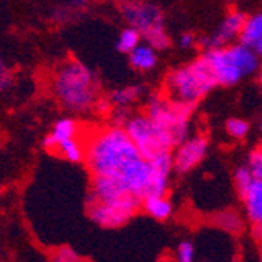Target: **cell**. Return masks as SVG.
I'll return each mask as SVG.
<instances>
[{
    "instance_id": "1",
    "label": "cell",
    "mask_w": 262,
    "mask_h": 262,
    "mask_svg": "<svg viewBox=\"0 0 262 262\" xmlns=\"http://www.w3.org/2000/svg\"><path fill=\"white\" fill-rule=\"evenodd\" d=\"M83 162L91 176L118 179L141 156L121 126H105L90 132L85 140Z\"/></svg>"
},
{
    "instance_id": "5",
    "label": "cell",
    "mask_w": 262,
    "mask_h": 262,
    "mask_svg": "<svg viewBox=\"0 0 262 262\" xmlns=\"http://www.w3.org/2000/svg\"><path fill=\"white\" fill-rule=\"evenodd\" d=\"M217 86H234L244 79L257 74L260 68V55L242 46L232 42L225 47H215L203 52Z\"/></svg>"
},
{
    "instance_id": "15",
    "label": "cell",
    "mask_w": 262,
    "mask_h": 262,
    "mask_svg": "<svg viewBox=\"0 0 262 262\" xmlns=\"http://www.w3.org/2000/svg\"><path fill=\"white\" fill-rule=\"evenodd\" d=\"M145 93H146V88L143 85H127L123 88L113 90L107 96V101L112 107L130 108L134 104H137L143 96H145Z\"/></svg>"
},
{
    "instance_id": "18",
    "label": "cell",
    "mask_w": 262,
    "mask_h": 262,
    "mask_svg": "<svg viewBox=\"0 0 262 262\" xmlns=\"http://www.w3.org/2000/svg\"><path fill=\"white\" fill-rule=\"evenodd\" d=\"M215 223L222 229H225V231H228L231 234L242 232L244 226H245V222L241 217V213L237 212V210H234V209H228V210H223V212L217 213V215H215Z\"/></svg>"
},
{
    "instance_id": "9",
    "label": "cell",
    "mask_w": 262,
    "mask_h": 262,
    "mask_svg": "<svg viewBox=\"0 0 262 262\" xmlns=\"http://www.w3.org/2000/svg\"><path fill=\"white\" fill-rule=\"evenodd\" d=\"M209 152V140L203 134H190L185 140L171 149L173 171L179 174H187L206 159Z\"/></svg>"
},
{
    "instance_id": "17",
    "label": "cell",
    "mask_w": 262,
    "mask_h": 262,
    "mask_svg": "<svg viewBox=\"0 0 262 262\" xmlns=\"http://www.w3.org/2000/svg\"><path fill=\"white\" fill-rule=\"evenodd\" d=\"M55 154H60L63 159H66L71 163H79L83 162L85 157V146H83V140L80 137L71 138V140H64L60 145H57V148L54 149Z\"/></svg>"
},
{
    "instance_id": "6",
    "label": "cell",
    "mask_w": 262,
    "mask_h": 262,
    "mask_svg": "<svg viewBox=\"0 0 262 262\" xmlns=\"http://www.w3.org/2000/svg\"><path fill=\"white\" fill-rule=\"evenodd\" d=\"M120 13L127 27L135 29L141 41L149 44L157 52L168 49L171 39L165 27V16L159 5L151 0H123Z\"/></svg>"
},
{
    "instance_id": "27",
    "label": "cell",
    "mask_w": 262,
    "mask_h": 262,
    "mask_svg": "<svg viewBox=\"0 0 262 262\" xmlns=\"http://www.w3.org/2000/svg\"><path fill=\"white\" fill-rule=\"evenodd\" d=\"M94 2V0H71V7L73 8H82L88 4Z\"/></svg>"
},
{
    "instance_id": "23",
    "label": "cell",
    "mask_w": 262,
    "mask_h": 262,
    "mask_svg": "<svg viewBox=\"0 0 262 262\" xmlns=\"http://www.w3.org/2000/svg\"><path fill=\"white\" fill-rule=\"evenodd\" d=\"M130 115H132V110L130 108H124V107H112L110 112H108L112 124L121 126V127L126 124V121L130 118Z\"/></svg>"
},
{
    "instance_id": "3",
    "label": "cell",
    "mask_w": 262,
    "mask_h": 262,
    "mask_svg": "<svg viewBox=\"0 0 262 262\" xmlns=\"http://www.w3.org/2000/svg\"><path fill=\"white\" fill-rule=\"evenodd\" d=\"M141 201L110 178L93 176L88 198V215L101 228L124 226L140 210Z\"/></svg>"
},
{
    "instance_id": "2",
    "label": "cell",
    "mask_w": 262,
    "mask_h": 262,
    "mask_svg": "<svg viewBox=\"0 0 262 262\" xmlns=\"http://www.w3.org/2000/svg\"><path fill=\"white\" fill-rule=\"evenodd\" d=\"M54 96L71 115H88L102 96L101 83L93 71L76 58L60 63L52 76Z\"/></svg>"
},
{
    "instance_id": "24",
    "label": "cell",
    "mask_w": 262,
    "mask_h": 262,
    "mask_svg": "<svg viewBox=\"0 0 262 262\" xmlns=\"http://www.w3.org/2000/svg\"><path fill=\"white\" fill-rule=\"evenodd\" d=\"M178 262H195V247L190 241L178 245Z\"/></svg>"
},
{
    "instance_id": "10",
    "label": "cell",
    "mask_w": 262,
    "mask_h": 262,
    "mask_svg": "<svg viewBox=\"0 0 262 262\" xmlns=\"http://www.w3.org/2000/svg\"><path fill=\"white\" fill-rule=\"evenodd\" d=\"M247 14L241 10H231L226 13V16L222 19L219 27L212 33L203 36L200 39V44L204 51L207 49H215V47H225L232 42H237L239 33L242 30L244 20Z\"/></svg>"
},
{
    "instance_id": "4",
    "label": "cell",
    "mask_w": 262,
    "mask_h": 262,
    "mask_svg": "<svg viewBox=\"0 0 262 262\" xmlns=\"http://www.w3.org/2000/svg\"><path fill=\"white\" fill-rule=\"evenodd\" d=\"M217 86L212 71L203 55L170 71L163 82V94L178 102L198 105Z\"/></svg>"
},
{
    "instance_id": "13",
    "label": "cell",
    "mask_w": 262,
    "mask_h": 262,
    "mask_svg": "<svg viewBox=\"0 0 262 262\" xmlns=\"http://www.w3.org/2000/svg\"><path fill=\"white\" fill-rule=\"evenodd\" d=\"M237 42L248 47V49L254 51L257 55L262 54V14H247L242 30L237 38Z\"/></svg>"
},
{
    "instance_id": "11",
    "label": "cell",
    "mask_w": 262,
    "mask_h": 262,
    "mask_svg": "<svg viewBox=\"0 0 262 262\" xmlns=\"http://www.w3.org/2000/svg\"><path fill=\"white\" fill-rule=\"evenodd\" d=\"M239 198L244 201L247 217L253 225L254 241H260L262 234V179L254 178L245 188L239 192Z\"/></svg>"
},
{
    "instance_id": "16",
    "label": "cell",
    "mask_w": 262,
    "mask_h": 262,
    "mask_svg": "<svg viewBox=\"0 0 262 262\" xmlns=\"http://www.w3.org/2000/svg\"><path fill=\"white\" fill-rule=\"evenodd\" d=\"M141 207L156 220H168L173 215V204L166 195H151L141 200Z\"/></svg>"
},
{
    "instance_id": "20",
    "label": "cell",
    "mask_w": 262,
    "mask_h": 262,
    "mask_svg": "<svg viewBox=\"0 0 262 262\" xmlns=\"http://www.w3.org/2000/svg\"><path fill=\"white\" fill-rule=\"evenodd\" d=\"M226 134L235 140H244L250 134V123L242 120V118H229L225 124Z\"/></svg>"
},
{
    "instance_id": "26",
    "label": "cell",
    "mask_w": 262,
    "mask_h": 262,
    "mask_svg": "<svg viewBox=\"0 0 262 262\" xmlns=\"http://www.w3.org/2000/svg\"><path fill=\"white\" fill-rule=\"evenodd\" d=\"M196 36L192 33V32H184L181 36H179V39H178V42H179V47L181 49H184V51H188V49H192V47L196 44Z\"/></svg>"
},
{
    "instance_id": "14",
    "label": "cell",
    "mask_w": 262,
    "mask_h": 262,
    "mask_svg": "<svg viewBox=\"0 0 262 262\" xmlns=\"http://www.w3.org/2000/svg\"><path fill=\"white\" fill-rule=\"evenodd\" d=\"M129 64L138 73H149L159 63V55L154 47L146 42H140L129 54Z\"/></svg>"
},
{
    "instance_id": "8",
    "label": "cell",
    "mask_w": 262,
    "mask_h": 262,
    "mask_svg": "<svg viewBox=\"0 0 262 262\" xmlns=\"http://www.w3.org/2000/svg\"><path fill=\"white\" fill-rule=\"evenodd\" d=\"M123 129L129 135L140 156L146 160H152L154 157L173 149L168 135L145 112L132 113Z\"/></svg>"
},
{
    "instance_id": "21",
    "label": "cell",
    "mask_w": 262,
    "mask_h": 262,
    "mask_svg": "<svg viewBox=\"0 0 262 262\" xmlns=\"http://www.w3.org/2000/svg\"><path fill=\"white\" fill-rule=\"evenodd\" d=\"M248 170L253 173L254 178L257 179H262V149L257 146L254 148L250 154H248V159H247V163Z\"/></svg>"
},
{
    "instance_id": "7",
    "label": "cell",
    "mask_w": 262,
    "mask_h": 262,
    "mask_svg": "<svg viewBox=\"0 0 262 262\" xmlns=\"http://www.w3.org/2000/svg\"><path fill=\"white\" fill-rule=\"evenodd\" d=\"M195 105L166 98L163 93H154L146 101L145 113L168 135L173 148L192 134V115Z\"/></svg>"
},
{
    "instance_id": "19",
    "label": "cell",
    "mask_w": 262,
    "mask_h": 262,
    "mask_svg": "<svg viewBox=\"0 0 262 262\" xmlns=\"http://www.w3.org/2000/svg\"><path fill=\"white\" fill-rule=\"evenodd\" d=\"M140 42H141L140 33L132 27H126L124 30H121L120 36H118L116 49L120 51L121 54H129L132 49H135Z\"/></svg>"
},
{
    "instance_id": "22",
    "label": "cell",
    "mask_w": 262,
    "mask_h": 262,
    "mask_svg": "<svg viewBox=\"0 0 262 262\" xmlns=\"http://www.w3.org/2000/svg\"><path fill=\"white\" fill-rule=\"evenodd\" d=\"M51 262H86V260L69 247H61L52 254Z\"/></svg>"
},
{
    "instance_id": "25",
    "label": "cell",
    "mask_w": 262,
    "mask_h": 262,
    "mask_svg": "<svg viewBox=\"0 0 262 262\" xmlns=\"http://www.w3.org/2000/svg\"><path fill=\"white\" fill-rule=\"evenodd\" d=\"M11 83H13V71L4 61V58L0 57V93L8 90Z\"/></svg>"
},
{
    "instance_id": "12",
    "label": "cell",
    "mask_w": 262,
    "mask_h": 262,
    "mask_svg": "<svg viewBox=\"0 0 262 262\" xmlns=\"http://www.w3.org/2000/svg\"><path fill=\"white\" fill-rule=\"evenodd\" d=\"M80 134V124L74 120V118H60L58 121H55L52 130L47 134L42 140V146L44 149L54 152L57 145H60L64 140L76 138Z\"/></svg>"
}]
</instances>
